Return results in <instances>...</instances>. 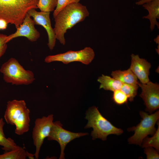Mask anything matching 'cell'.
Here are the masks:
<instances>
[{
  "label": "cell",
  "mask_w": 159,
  "mask_h": 159,
  "mask_svg": "<svg viewBox=\"0 0 159 159\" xmlns=\"http://www.w3.org/2000/svg\"><path fill=\"white\" fill-rule=\"evenodd\" d=\"M86 6L79 3L69 4L62 9L54 17V29L56 39L63 45L66 43L64 34L78 23L89 16Z\"/></svg>",
  "instance_id": "obj_1"
},
{
  "label": "cell",
  "mask_w": 159,
  "mask_h": 159,
  "mask_svg": "<svg viewBox=\"0 0 159 159\" xmlns=\"http://www.w3.org/2000/svg\"><path fill=\"white\" fill-rule=\"evenodd\" d=\"M39 0H0V19L16 28L20 25L29 11L38 8Z\"/></svg>",
  "instance_id": "obj_2"
},
{
  "label": "cell",
  "mask_w": 159,
  "mask_h": 159,
  "mask_svg": "<svg viewBox=\"0 0 159 159\" xmlns=\"http://www.w3.org/2000/svg\"><path fill=\"white\" fill-rule=\"evenodd\" d=\"M30 113L24 100H14L7 102L4 118L7 124L15 126V133L21 135L29 130Z\"/></svg>",
  "instance_id": "obj_3"
},
{
  "label": "cell",
  "mask_w": 159,
  "mask_h": 159,
  "mask_svg": "<svg viewBox=\"0 0 159 159\" xmlns=\"http://www.w3.org/2000/svg\"><path fill=\"white\" fill-rule=\"evenodd\" d=\"M85 118L88 122L85 128H93L91 136L93 140L99 138L104 141L110 135H120L123 132L122 129L115 127L104 117L95 106L90 107L86 111Z\"/></svg>",
  "instance_id": "obj_4"
},
{
  "label": "cell",
  "mask_w": 159,
  "mask_h": 159,
  "mask_svg": "<svg viewBox=\"0 0 159 159\" xmlns=\"http://www.w3.org/2000/svg\"><path fill=\"white\" fill-rule=\"evenodd\" d=\"M0 72L4 81L13 85H28L35 79L32 72L25 70L14 58H10L2 64Z\"/></svg>",
  "instance_id": "obj_5"
},
{
  "label": "cell",
  "mask_w": 159,
  "mask_h": 159,
  "mask_svg": "<svg viewBox=\"0 0 159 159\" xmlns=\"http://www.w3.org/2000/svg\"><path fill=\"white\" fill-rule=\"evenodd\" d=\"M142 118L140 122L136 126L127 129L128 131H134V135L128 139L130 144H133L141 146L143 139L148 135H153L156 129V123L159 119V110L155 113L149 115L143 111L140 112Z\"/></svg>",
  "instance_id": "obj_6"
},
{
  "label": "cell",
  "mask_w": 159,
  "mask_h": 159,
  "mask_svg": "<svg viewBox=\"0 0 159 159\" xmlns=\"http://www.w3.org/2000/svg\"><path fill=\"white\" fill-rule=\"evenodd\" d=\"M95 56L93 50L90 47H86L80 50H69L63 53L48 56L45 57L44 61L47 63L55 61L61 62L65 64L74 62H79L88 65L92 62Z\"/></svg>",
  "instance_id": "obj_7"
},
{
  "label": "cell",
  "mask_w": 159,
  "mask_h": 159,
  "mask_svg": "<svg viewBox=\"0 0 159 159\" xmlns=\"http://www.w3.org/2000/svg\"><path fill=\"white\" fill-rule=\"evenodd\" d=\"M87 132H74L67 130L62 127V125L59 121L53 122L47 139L49 140H54L59 144L61 153L59 159L64 158V150L67 145L74 139L88 135Z\"/></svg>",
  "instance_id": "obj_8"
},
{
  "label": "cell",
  "mask_w": 159,
  "mask_h": 159,
  "mask_svg": "<svg viewBox=\"0 0 159 159\" xmlns=\"http://www.w3.org/2000/svg\"><path fill=\"white\" fill-rule=\"evenodd\" d=\"M53 115L51 114L47 117L43 116L37 119L32 133L34 144L36 147L34 154L35 158H39L40 150L44 140L47 137L53 124Z\"/></svg>",
  "instance_id": "obj_9"
},
{
  "label": "cell",
  "mask_w": 159,
  "mask_h": 159,
  "mask_svg": "<svg viewBox=\"0 0 159 159\" xmlns=\"http://www.w3.org/2000/svg\"><path fill=\"white\" fill-rule=\"evenodd\" d=\"M141 89L140 97L146 106V110L152 113L159 107V86L149 81L145 83H138Z\"/></svg>",
  "instance_id": "obj_10"
},
{
  "label": "cell",
  "mask_w": 159,
  "mask_h": 159,
  "mask_svg": "<svg viewBox=\"0 0 159 159\" xmlns=\"http://www.w3.org/2000/svg\"><path fill=\"white\" fill-rule=\"evenodd\" d=\"M50 12L38 11L32 9L28 13L33 18L35 25H41L46 30L48 36L47 45L50 50L55 46L56 38L54 28L52 27L50 18Z\"/></svg>",
  "instance_id": "obj_11"
},
{
  "label": "cell",
  "mask_w": 159,
  "mask_h": 159,
  "mask_svg": "<svg viewBox=\"0 0 159 159\" xmlns=\"http://www.w3.org/2000/svg\"><path fill=\"white\" fill-rule=\"evenodd\" d=\"M27 13L21 24L16 28L14 33L7 36L6 42L8 43L15 38L24 37L29 41L34 42L37 41L40 37V34L35 28L33 19Z\"/></svg>",
  "instance_id": "obj_12"
},
{
  "label": "cell",
  "mask_w": 159,
  "mask_h": 159,
  "mask_svg": "<svg viewBox=\"0 0 159 159\" xmlns=\"http://www.w3.org/2000/svg\"><path fill=\"white\" fill-rule=\"evenodd\" d=\"M130 69L140 80V83H145L149 81V75L151 65L145 59L140 58L138 55H131Z\"/></svg>",
  "instance_id": "obj_13"
},
{
  "label": "cell",
  "mask_w": 159,
  "mask_h": 159,
  "mask_svg": "<svg viewBox=\"0 0 159 159\" xmlns=\"http://www.w3.org/2000/svg\"><path fill=\"white\" fill-rule=\"evenodd\" d=\"M142 5L148 12V14L143 16V18L149 20L150 30L152 31L155 26L159 29V23L157 21V19H159V0H153Z\"/></svg>",
  "instance_id": "obj_14"
},
{
  "label": "cell",
  "mask_w": 159,
  "mask_h": 159,
  "mask_svg": "<svg viewBox=\"0 0 159 159\" xmlns=\"http://www.w3.org/2000/svg\"><path fill=\"white\" fill-rule=\"evenodd\" d=\"M111 75L113 77L122 83L138 86L137 77L130 68L123 71H113L112 72Z\"/></svg>",
  "instance_id": "obj_15"
},
{
  "label": "cell",
  "mask_w": 159,
  "mask_h": 159,
  "mask_svg": "<svg viewBox=\"0 0 159 159\" xmlns=\"http://www.w3.org/2000/svg\"><path fill=\"white\" fill-rule=\"evenodd\" d=\"M97 81L100 84L99 89L114 91L120 89L122 84L119 81L110 77L102 74L98 78Z\"/></svg>",
  "instance_id": "obj_16"
},
{
  "label": "cell",
  "mask_w": 159,
  "mask_h": 159,
  "mask_svg": "<svg viewBox=\"0 0 159 159\" xmlns=\"http://www.w3.org/2000/svg\"><path fill=\"white\" fill-rule=\"evenodd\" d=\"M5 122L3 119L0 118V145L2 146V149L5 152L10 151L18 148L19 146L17 145L13 140L11 138H6L4 133L3 127Z\"/></svg>",
  "instance_id": "obj_17"
},
{
  "label": "cell",
  "mask_w": 159,
  "mask_h": 159,
  "mask_svg": "<svg viewBox=\"0 0 159 159\" xmlns=\"http://www.w3.org/2000/svg\"><path fill=\"white\" fill-rule=\"evenodd\" d=\"M26 157V151L20 146L16 149L0 154V159H25Z\"/></svg>",
  "instance_id": "obj_18"
},
{
  "label": "cell",
  "mask_w": 159,
  "mask_h": 159,
  "mask_svg": "<svg viewBox=\"0 0 159 159\" xmlns=\"http://www.w3.org/2000/svg\"><path fill=\"white\" fill-rule=\"evenodd\" d=\"M157 123L158 127L157 129L150 138L146 137L143 140L141 146L142 148L152 147L155 148L158 151L159 150V124Z\"/></svg>",
  "instance_id": "obj_19"
},
{
  "label": "cell",
  "mask_w": 159,
  "mask_h": 159,
  "mask_svg": "<svg viewBox=\"0 0 159 159\" xmlns=\"http://www.w3.org/2000/svg\"><path fill=\"white\" fill-rule=\"evenodd\" d=\"M57 3V0H39L37 7L41 11L50 12L54 11Z\"/></svg>",
  "instance_id": "obj_20"
},
{
  "label": "cell",
  "mask_w": 159,
  "mask_h": 159,
  "mask_svg": "<svg viewBox=\"0 0 159 159\" xmlns=\"http://www.w3.org/2000/svg\"><path fill=\"white\" fill-rule=\"evenodd\" d=\"M138 86L123 83L120 90L127 95L130 102L133 101L137 94Z\"/></svg>",
  "instance_id": "obj_21"
},
{
  "label": "cell",
  "mask_w": 159,
  "mask_h": 159,
  "mask_svg": "<svg viewBox=\"0 0 159 159\" xmlns=\"http://www.w3.org/2000/svg\"><path fill=\"white\" fill-rule=\"evenodd\" d=\"M112 99L117 104L122 105L127 102L128 98L125 93L120 89L113 92Z\"/></svg>",
  "instance_id": "obj_22"
},
{
  "label": "cell",
  "mask_w": 159,
  "mask_h": 159,
  "mask_svg": "<svg viewBox=\"0 0 159 159\" xmlns=\"http://www.w3.org/2000/svg\"><path fill=\"white\" fill-rule=\"evenodd\" d=\"M80 1V0H57V5L53 14V18L66 6L72 3H79Z\"/></svg>",
  "instance_id": "obj_23"
},
{
  "label": "cell",
  "mask_w": 159,
  "mask_h": 159,
  "mask_svg": "<svg viewBox=\"0 0 159 159\" xmlns=\"http://www.w3.org/2000/svg\"><path fill=\"white\" fill-rule=\"evenodd\" d=\"M144 153L146 156L147 159H159V155L158 151H156L152 147L145 148Z\"/></svg>",
  "instance_id": "obj_24"
},
{
  "label": "cell",
  "mask_w": 159,
  "mask_h": 159,
  "mask_svg": "<svg viewBox=\"0 0 159 159\" xmlns=\"http://www.w3.org/2000/svg\"><path fill=\"white\" fill-rule=\"evenodd\" d=\"M7 37L5 34H0V58L4 54L7 48L6 42Z\"/></svg>",
  "instance_id": "obj_25"
},
{
  "label": "cell",
  "mask_w": 159,
  "mask_h": 159,
  "mask_svg": "<svg viewBox=\"0 0 159 159\" xmlns=\"http://www.w3.org/2000/svg\"><path fill=\"white\" fill-rule=\"evenodd\" d=\"M8 23L4 19H0V30L6 29L7 27Z\"/></svg>",
  "instance_id": "obj_26"
},
{
  "label": "cell",
  "mask_w": 159,
  "mask_h": 159,
  "mask_svg": "<svg viewBox=\"0 0 159 159\" xmlns=\"http://www.w3.org/2000/svg\"><path fill=\"white\" fill-rule=\"evenodd\" d=\"M153 0H140L136 2L135 4L138 5H143V4L151 1Z\"/></svg>",
  "instance_id": "obj_27"
},
{
  "label": "cell",
  "mask_w": 159,
  "mask_h": 159,
  "mask_svg": "<svg viewBox=\"0 0 159 159\" xmlns=\"http://www.w3.org/2000/svg\"><path fill=\"white\" fill-rule=\"evenodd\" d=\"M26 157H28L29 159H34V154H33L32 153H30L27 151H26Z\"/></svg>",
  "instance_id": "obj_28"
},
{
  "label": "cell",
  "mask_w": 159,
  "mask_h": 159,
  "mask_svg": "<svg viewBox=\"0 0 159 159\" xmlns=\"http://www.w3.org/2000/svg\"><path fill=\"white\" fill-rule=\"evenodd\" d=\"M159 35H158L157 37L154 39V41L156 43L158 44H159Z\"/></svg>",
  "instance_id": "obj_29"
}]
</instances>
